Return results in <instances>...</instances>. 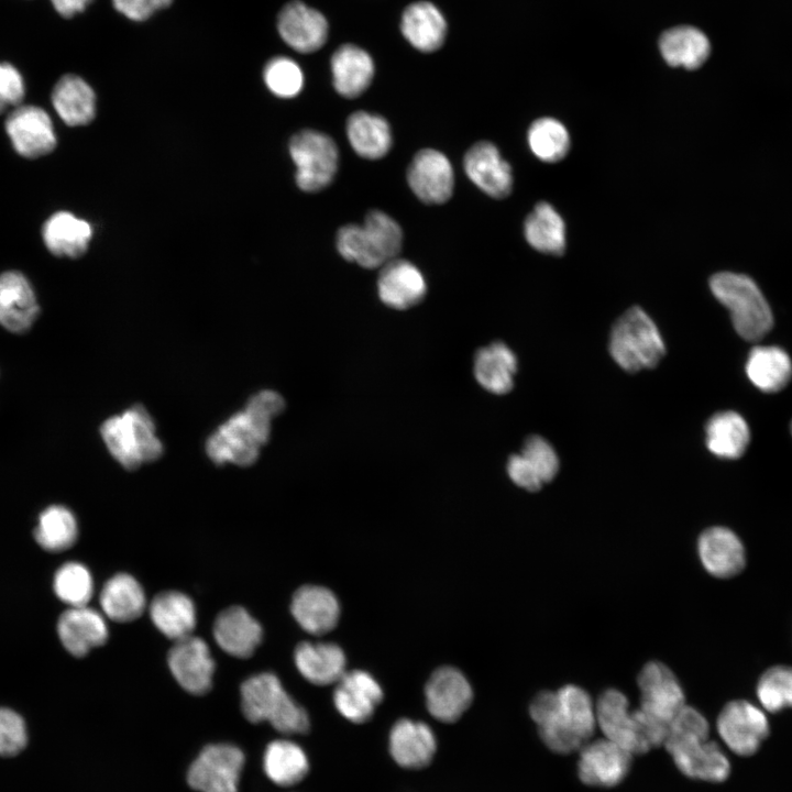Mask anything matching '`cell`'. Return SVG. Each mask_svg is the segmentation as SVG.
Wrapping results in <instances>:
<instances>
[{
    "label": "cell",
    "instance_id": "obj_1",
    "mask_svg": "<svg viewBox=\"0 0 792 792\" xmlns=\"http://www.w3.org/2000/svg\"><path fill=\"white\" fill-rule=\"evenodd\" d=\"M284 408L285 400L275 391L264 389L253 395L244 409L232 415L208 438L209 459L216 464H253L270 440L273 419Z\"/></svg>",
    "mask_w": 792,
    "mask_h": 792
},
{
    "label": "cell",
    "instance_id": "obj_2",
    "mask_svg": "<svg viewBox=\"0 0 792 792\" xmlns=\"http://www.w3.org/2000/svg\"><path fill=\"white\" fill-rule=\"evenodd\" d=\"M529 713L542 741L558 754L581 749L595 730V705L588 693L578 685L538 693Z\"/></svg>",
    "mask_w": 792,
    "mask_h": 792
},
{
    "label": "cell",
    "instance_id": "obj_3",
    "mask_svg": "<svg viewBox=\"0 0 792 792\" xmlns=\"http://www.w3.org/2000/svg\"><path fill=\"white\" fill-rule=\"evenodd\" d=\"M240 691L242 713L249 722H267L288 735L308 732L307 712L285 691L275 674H255L242 683Z\"/></svg>",
    "mask_w": 792,
    "mask_h": 792
},
{
    "label": "cell",
    "instance_id": "obj_4",
    "mask_svg": "<svg viewBox=\"0 0 792 792\" xmlns=\"http://www.w3.org/2000/svg\"><path fill=\"white\" fill-rule=\"evenodd\" d=\"M100 433L113 459L128 470L157 460L164 450L154 420L142 405L108 418Z\"/></svg>",
    "mask_w": 792,
    "mask_h": 792
},
{
    "label": "cell",
    "instance_id": "obj_5",
    "mask_svg": "<svg viewBox=\"0 0 792 792\" xmlns=\"http://www.w3.org/2000/svg\"><path fill=\"white\" fill-rule=\"evenodd\" d=\"M710 288L715 298L729 310L734 327L744 339L758 341L772 328L770 306L749 276L719 272L711 277Z\"/></svg>",
    "mask_w": 792,
    "mask_h": 792
},
{
    "label": "cell",
    "instance_id": "obj_6",
    "mask_svg": "<svg viewBox=\"0 0 792 792\" xmlns=\"http://www.w3.org/2000/svg\"><path fill=\"white\" fill-rule=\"evenodd\" d=\"M609 352L622 369L637 372L656 366L666 354V346L647 312L640 307H631L612 329Z\"/></svg>",
    "mask_w": 792,
    "mask_h": 792
},
{
    "label": "cell",
    "instance_id": "obj_7",
    "mask_svg": "<svg viewBox=\"0 0 792 792\" xmlns=\"http://www.w3.org/2000/svg\"><path fill=\"white\" fill-rule=\"evenodd\" d=\"M289 154L296 165V184L304 191H318L331 184L339 163L336 142L315 130H302L289 142Z\"/></svg>",
    "mask_w": 792,
    "mask_h": 792
},
{
    "label": "cell",
    "instance_id": "obj_8",
    "mask_svg": "<svg viewBox=\"0 0 792 792\" xmlns=\"http://www.w3.org/2000/svg\"><path fill=\"white\" fill-rule=\"evenodd\" d=\"M244 759L234 745H208L190 765L187 782L199 792H238Z\"/></svg>",
    "mask_w": 792,
    "mask_h": 792
},
{
    "label": "cell",
    "instance_id": "obj_9",
    "mask_svg": "<svg viewBox=\"0 0 792 792\" xmlns=\"http://www.w3.org/2000/svg\"><path fill=\"white\" fill-rule=\"evenodd\" d=\"M640 707L650 719L669 727L674 716L684 707L683 689L669 667L660 661H650L638 674Z\"/></svg>",
    "mask_w": 792,
    "mask_h": 792
},
{
    "label": "cell",
    "instance_id": "obj_10",
    "mask_svg": "<svg viewBox=\"0 0 792 792\" xmlns=\"http://www.w3.org/2000/svg\"><path fill=\"white\" fill-rule=\"evenodd\" d=\"M716 728L725 745L744 757L754 755L770 732L765 712L745 700L728 702L717 717Z\"/></svg>",
    "mask_w": 792,
    "mask_h": 792
},
{
    "label": "cell",
    "instance_id": "obj_11",
    "mask_svg": "<svg viewBox=\"0 0 792 792\" xmlns=\"http://www.w3.org/2000/svg\"><path fill=\"white\" fill-rule=\"evenodd\" d=\"M596 724L606 739L631 754L650 750L645 741L634 711L624 693L616 689L604 691L595 704Z\"/></svg>",
    "mask_w": 792,
    "mask_h": 792
},
{
    "label": "cell",
    "instance_id": "obj_12",
    "mask_svg": "<svg viewBox=\"0 0 792 792\" xmlns=\"http://www.w3.org/2000/svg\"><path fill=\"white\" fill-rule=\"evenodd\" d=\"M407 182L422 202L440 205L452 196L454 173L443 153L435 148H424L413 157L407 169Z\"/></svg>",
    "mask_w": 792,
    "mask_h": 792
},
{
    "label": "cell",
    "instance_id": "obj_13",
    "mask_svg": "<svg viewBox=\"0 0 792 792\" xmlns=\"http://www.w3.org/2000/svg\"><path fill=\"white\" fill-rule=\"evenodd\" d=\"M167 661L175 680L188 693L202 695L211 689L215 661L201 638L190 635L176 640Z\"/></svg>",
    "mask_w": 792,
    "mask_h": 792
},
{
    "label": "cell",
    "instance_id": "obj_14",
    "mask_svg": "<svg viewBox=\"0 0 792 792\" xmlns=\"http://www.w3.org/2000/svg\"><path fill=\"white\" fill-rule=\"evenodd\" d=\"M6 131L14 150L28 158L44 156L56 146L50 116L40 107H15L6 120Z\"/></svg>",
    "mask_w": 792,
    "mask_h": 792
},
{
    "label": "cell",
    "instance_id": "obj_15",
    "mask_svg": "<svg viewBox=\"0 0 792 792\" xmlns=\"http://www.w3.org/2000/svg\"><path fill=\"white\" fill-rule=\"evenodd\" d=\"M426 706L443 723L457 722L470 707L473 691L465 675L453 667L437 669L425 688Z\"/></svg>",
    "mask_w": 792,
    "mask_h": 792
},
{
    "label": "cell",
    "instance_id": "obj_16",
    "mask_svg": "<svg viewBox=\"0 0 792 792\" xmlns=\"http://www.w3.org/2000/svg\"><path fill=\"white\" fill-rule=\"evenodd\" d=\"M631 756V752L606 738L587 741L580 749L579 778L587 785H616L628 773Z\"/></svg>",
    "mask_w": 792,
    "mask_h": 792
},
{
    "label": "cell",
    "instance_id": "obj_17",
    "mask_svg": "<svg viewBox=\"0 0 792 792\" xmlns=\"http://www.w3.org/2000/svg\"><path fill=\"white\" fill-rule=\"evenodd\" d=\"M506 470L514 484L536 492L554 479L559 459L546 439L531 436L525 441L520 453L508 458Z\"/></svg>",
    "mask_w": 792,
    "mask_h": 792
},
{
    "label": "cell",
    "instance_id": "obj_18",
    "mask_svg": "<svg viewBox=\"0 0 792 792\" xmlns=\"http://www.w3.org/2000/svg\"><path fill=\"white\" fill-rule=\"evenodd\" d=\"M697 553L703 568L718 579L739 574L746 565V551L740 538L729 528L714 526L697 539Z\"/></svg>",
    "mask_w": 792,
    "mask_h": 792
},
{
    "label": "cell",
    "instance_id": "obj_19",
    "mask_svg": "<svg viewBox=\"0 0 792 792\" xmlns=\"http://www.w3.org/2000/svg\"><path fill=\"white\" fill-rule=\"evenodd\" d=\"M426 293L424 274L411 262L395 257L381 267L377 294L385 306L406 310L418 305Z\"/></svg>",
    "mask_w": 792,
    "mask_h": 792
},
{
    "label": "cell",
    "instance_id": "obj_20",
    "mask_svg": "<svg viewBox=\"0 0 792 792\" xmlns=\"http://www.w3.org/2000/svg\"><path fill=\"white\" fill-rule=\"evenodd\" d=\"M678 769L685 776L708 782H722L730 773V763L721 747L708 739H693L664 746Z\"/></svg>",
    "mask_w": 792,
    "mask_h": 792
},
{
    "label": "cell",
    "instance_id": "obj_21",
    "mask_svg": "<svg viewBox=\"0 0 792 792\" xmlns=\"http://www.w3.org/2000/svg\"><path fill=\"white\" fill-rule=\"evenodd\" d=\"M463 167L471 182L486 195L501 199L510 194L512 167L493 143L480 141L472 145L465 153Z\"/></svg>",
    "mask_w": 792,
    "mask_h": 792
},
{
    "label": "cell",
    "instance_id": "obj_22",
    "mask_svg": "<svg viewBox=\"0 0 792 792\" xmlns=\"http://www.w3.org/2000/svg\"><path fill=\"white\" fill-rule=\"evenodd\" d=\"M336 684L334 706L352 723L367 722L383 698L380 683L363 670L345 671Z\"/></svg>",
    "mask_w": 792,
    "mask_h": 792
},
{
    "label": "cell",
    "instance_id": "obj_23",
    "mask_svg": "<svg viewBox=\"0 0 792 792\" xmlns=\"http://www.w3.org/2000/svg\"><path fill=\"white\" fill-rule=\"evenodd\" d=\"M277 29L284 42L300 53L319 50L328 34L326 18L300 1H292L280 10Z\"/></svg>",
    "mask_w": 792,
    "mask_h": 792
},
{
    "label": "cell",
    "instance_id": "obj_24",
    "mask_svg": "<svg viewBox=\"0 0 792 792\" xmlns=\"http://www.w3.org/2000/svg\"><path fill=\"white\" fill-rule=\"evenodd\" d=\"M388 749L398 766L417 770L431 762L437 750V740L427 724L404 718L397 721L392 727Z\"/></svg>",
    "mask_w": 792,
    "mask_h": 792
},
{
    "label": "cell",
    "instance_id": "obj_25",
    "mask_svg": "<svg viewBox=\"0 0 792 792\" xmlns=\"http://www.w3.org/2000/svg\"><path fill=\"white\" fill-rule=\"evenodd\" d=\"M57 634L65 649L75 657H84L108 639L105 618L86 606L70 607L57 623Z\"/></svg>",
    "mask_w": 792,
    "mask_h": 792
},
{
    "label": "cell",
    "instance_id": "obj_26",
    "mask_svg": "<svg viewBox=\"0 0 792 792\" xmlns=\"http://www.w3.org/2000/svg\"><path fill=\"white\" fill-rule=\"evenodd\" d=\"M40 311L29 280L20 272L0 274V324L9 331H26Z\"/></svg>",
    "mask_w": 792,
    "mask_h": 792
},
{
    "label": "cell",
    "instance_id": "obj_27",
    "mask_svg": "<svg viewBox=\"0 0 792 792\" xmlns=\"http://www.w3.org/2000/svg\"><path fill=\"white\" fill-rule=\"evenodd\" d=\"M290 610L299 626L309 634L323 635L332 630L340 617L337 596L319 585L298 588L292 600Z\"/></svg>",
    "mask_w": 792,
    "mask_h": 792
},
{
    "label": "cell",
    "instance_id": "obj_28",
    "mask_svg": "<svg viewBox=\"0 0 792 792\" xmlns=\"http://www.w3.org/2000/svg\"><path fill=\"white\" fill-rule=\"evenodd\" d=\"M262 635L260 623L241 606L226 608L213 623L217 645L224 652L237 658L252 656L262 641Z\"/></svg>",
    "mask_w": 792,
    "mask_h": 792
},
{
    "label": "cell",
    "instance_id": "obj_29",
    "mask_svg": "<svg viewBox=\"0 0 792 792\" xmlns=\"http://www.w3.org/2000/svg\"><path fill=\"white\" fill-rule=\"evenodd\" d=\"M294 660L299 673L316 685L337 683L345 673L344 652L332 642L304 641L295 649Z\"/></svg>",
    "mask_w": 792,
    "mask_h": 792
},
{
    "label": "cell",
    "instance_id": "obj_30",
    "mask_svg": "<svg viewBox=\"0 0 792 792\" xmlns=\"http://www.w3.org/2000/svg\"><path fill=\"white\" fill-rule=\"evenodd\" d=\"M516 372L517 358L502 341L492 342L475 353L474 377L481 387L492 394L504 395L510 392Z\"/></svg>",
    "mask_w": 792,
    "mask_h": 792
},
{
    "label": "cell",
    "instance_id": "obj_31",
    "mask_svg": "<svg viewBox=\"0 0 792 792\" xmlns=\"http://www.w3.org/2000/svg\"><path fill=\"white\" fill-rule=\"evenodd\" d=\"M333 86L345 98H355L364 92L374 76L371 56L353 44L340 46L331 57Z\"/></svg>",
    "mask_w": 792,
    "mask_h": 792
},
{
    "label": "cell",
    "instance_id": "obj_32",
    "mask_svg": "<svg viewBox=\"0 0 792 792\" xmlns=\"http://www.w3.org/2000/svg\"><path fill=\"white\" fill-rule=\"evenodd\" d=\"M400 30L404 37L421 52H433L444 42L447 22L439 9L428 1L408 6L403 13Z\"/></svg>",
    "mask_w": 792,
    "mask_h": 792
},
{
    "label": "cell",
    "instance_id": "obj_33",
    "mask_svg": "<svg viewBox=\"0 0 792 792\" xmlns=\"http://www.w3.org/2000/svg\"><path fill=\"white\" fill-rule=\"evenodd\" d=\"M150 616L155 627L175 641L193 635L196 626L193 601L177 591L157 594L151 602Z\"/></svg>",
    "mask_w": 792,
    "mask_h": 792
},
{
    "label": "cell",
    "instance_id": "obj_34",
    "mask_svg": "<svg viewBox=\"0 0 792 792\" xmlns=\"http://www.w3.org/2000/svg\"><path fill=\"white\" fill-rule=\"evenodd\" d=\"M92 235L90 224L70 212L52 215L43 226V241L56 256L76 258L86 253Z\"/></svg>",
    "mask_w": 792,
    "mask_h": 792
},
{
    "label": "cell",
    "instance_id": "obj_35",
    "mask_svg": "<svg viewBox=\"0 0 792 792\" xmlns=\"http://www.w3.org/2000/svg\"><path fill=\"white\" fill-rule=\"evenodd\" d=\"M663 59L673 67L700 68L711 54L707 36L694 26L683 25L666 31L659 41Z\"/></svg>",
    "mask_w": 792,
    "mask_h": 792
},
{
    "label": "cell",
    "instance_id": "obj_36",
    "mask_svg": "<svg viewBox=\"0 0 792 792\" xmlns=\"http://www.w3.org/2000/svg\"><path fill=\"white\" fill-rule=\"evenodd\" d=\"M52 102L61 119L70 127L88 124L96 116L95 92L76 75H65L56 82Z\"/></svg>",
    "mask_w": 792,
    "mask_h": 792
},
{
    "label": "cell",
    "instance_id": "obj_37",
    "mask_svg": "<svg viewBox=\"0 0 792 792\" xmlns=\"http://www.w3.org/2000/svg\"><path fill=\"white\" fill-rule=\"evenodd\" d=\"M527 243L538 252L562 255L566 246L565 223L557 209L547 201L536 204L524 222Z\"/></svg>",
    "mask_w": 792,
    "mask_h": 792
},
{
    "label": "cell",
    "instance_id": "obj_38",
    "mask_svg": "<svg viewBox=\"0 0 792 792\" xmlns=\"http://www.w3.org/2000/svg\"><path fill=\"white\" fill-rule=\"evenodd\" d=\"M346 136L354 152L366 160L384 157L392 146V131L381 116L356 111L346 120Z\"/></svg>",
    "mask_w": 792,
    "mask_h": 792
},
{
    "label": "cell",
    "instance_id": "obj_39",
    "mask_svg": "<svg viewBox=\"0 0 792 792\" xmlns=\"http://www.w3.org/2000/svg\"><path fill=\"white\" fill-rule=\"evenodd\" d=\"M100 605L107 617L127 623L142 615L146 598L141 584L132 575L118 573L103 585Z\"/></svg>",
    "mask_w": 792,
    "mask_h": 792
},
{
    "label": "cell",
    "instance_id": "obj_40",
    "mask_svg": "<svg viewBox=\"0 0 792 792\" xmlns=\"http://www.w3.org/2000/svg\"><path fill=\"white\" fill-rule=\"evenodd\" d=\"M746 373L757 388L774 393L790 382L792 361L788 353L778 346H754L746 362Z\"/></svg>",
    "mask_w": 792,
    "mask_h": 792
},
{
    "label": "cell",
    "instance_id": "obj_41",
    "mask_svg": "<svg viewBox=\"0 0 792 792\" xmlns=\"http://www.w3.org/2000/svg\"><path fill=\"white\" fill-rule=\"evenodd\" d=\"M750 440L746 420L735 411H721L713 415L705 427L707 449L724 459L740 458Z\"/></svg>",
    "mask_w": 792,
    "mask_h": 792
},
{
    "label": "cell",
    "instance_id": "obj_42",
    "mask_svg": "<svg viewBox=\"0 0 792 792\" xmlns=\"http://www.w3.org/2000/svg\"><path fill=\"white\" fill-rule=\"evenodd\" d=\"M263 768L272 782L280 787H290L299 783L307 776L309 761L299 745L287 739H277L267 745Z\"/></svg>",
    "mask_w": 792,
    "mask_h": 792
},
{
    "label": "cell",
    "instance_id": "obj_43",
    "mask_svg": "<svg viewBox=\"0 0 792 792\" xmlns=\"http://www.w3.org/2000/svg\"><path fill=\"white\" fill-rule=\"evenodd\" d=\"M78 536V526L73 513L61 505L44 509L34 529L36 542L45 550L59 552L70 548Z\"/></svg>",
    "mask_w": 792,
    "mask_h": 792
},
{
    "label": "cell",
    "instance_id": "obj_44",
    "mask_svg": "<svg viewBox=\"0 0 792 792\" xmlns=\"http://www.w3.org/2000/svg\"><path fill=\"white\" fill-rule=\"evenodd\" d=\"M527 142L531 153L546 163L561 161L571 147L568 129L561 121L551 117L539 118L530 124Z\"/></svg>",
    "mask_w": 792,
    "mask_h": 792
},
{
    "label": "cell",
    "instance_id": "obj_45",
    "mask_svg": "<svg viewBox=\"0 0 792 792\" xmlns=\"http://www.w3.org/2000/svg\"><path fill=\"white\" fill-rule=\"evenodd\" d=\"M362 227L369 244L383 265L398 255L403 245V232L392 217L381 210H372L365 216Z\"/></svg>",
    "mask_w": 792,
    "mask_h": 792
},
{
    "label": "cell",
    "instance_id": "obj_46",
    "mask_svg": "<svg viewBox=\"0 0 792 792\" xmlns=\"http://www.w3.org/2000/svg\"><path fill=\"white\" fill-rule=\"evenodd\" d=\"M756 691L765 711L778 713L792 708V667L778 664L768 668L759 678Z\"/></svg>",
    "mask_w": 792,
    "mask_h": 792
},
{
    "label": "cell",
    "instance_id": "obj_47",
    "mask_svg": "<svg viewBox=\"0 0 792 792\" xmlns=\"http://www.w3.org/2000/svg\"><path fill=\"white\" fill-rule=\"evenodd\" d=\"M54 591L70 607L86 606L94 592L89 570L79 562L65 563L55 573Z\"/></svg>",
    "mask_w": 792,
    "mask_h": 792
},
{
    "label": "cell",
    "instance_id": "obj_48",
    "mask_svg": "<svg viewBox=\"0 0 792 792\" xmlns=\"http://www.w3.org/2000/svg\"><path fill=\"white\" fill-rule=\"evenodd\" d=\"M337 249L349 262H355L364 268H381L383 263L369 244L362 226L346 224L337 233Z\"/></svg>",
    "mask_w": 792,
    "mask_h": 792
},
{
    "label": "cell",
    "instance_id": "obj_49",
    "mask_svg": "<svg viewBox=\"0 0 792 792\" xmlns=\"http://www.w3.org/2000/svg\"><path fill=\"white\" fill-rule=\"evenodd\" d=\"M264 80L268 89L282 98L297 96L304 85V75L300 67L287 57L271 59L264 69Z\"/></svg>",
    "mask_w": 792,
    "mask_h": 792
},
{
    "label": "cell",
    "instance_id": "obj_50",
    "mask_svg": "<svg viewBox=\"0 0 792 792\" xmlns=\"http://www.w3.org/2000/svg\"><path fill=\"white\" fill-rule=\"evenodd\" d=\"M710 725L694 707L684 706L674 716L663 745L693 739H708Z\"/></svg>",
    "mask_w": 792,
    "mask_h": 792
},
{
    "label": "cell",
    "instance_id": "obj_51",
    "mask_svg": "<svg viewBox=\"0 0 792 792\" xmlns=\"http://www.w3.org/2000/svg\"><path fill=\"white\" fill-rule=\"evenodd\" d=\"M28 744L23 718L14 711L0 707V756H15Z\"/></svg>",
    "mask_w": 792,
    "mask_h": 792
},
{
    "label": "cell",
    "instance_id": "obj_52",
    "mask_svg": "<svg viewBox=\"0 0 792 792\" xmlns=\"http://www.w3.org/2000/svg\"><path fill=\"white\" fill-rule=\"evenodd\" d=\"M25 95L20 72L11 64L0 62V114L10 107H18Z\"/></svg>",
    "mask_w": 792,
    "mask_h": 792
},
{
    "label": "cell",
    "instance_id": "obj_53",
    "mask_svg": "<svg viewBox=\"0 0 792 792\" xmlns=\"http://www.w3.org/2000/svg\"><path fill=\"white\" fill-rule=\"evenodd\" d=\"M170 2L172 0H112L114 9L133 21L146 20Z\"/></svg>",
    "mask_w": 792,
    "mask_h": 792
},
{
    "label": "cell",
    "instance_id": "obj_54",
    "mask_svg": "<svg viewBox=\"0 0 792 792\" xmlns=\"http://www.w3.org/2000/svg\"><path fill=\"white\" fill-rule=\"evenodd\" d=\"M55 10L63 16L72 18L84 11L91 0H50Z\"/></svg>",
    "mask_w": 792,
    "mask_h": 792
},
{
    "label": "cell",
    "instance_id": "obj_55",
    "mask_svg": "<svg viewBox=\"0 0 792 792\" xmlns=\"http://www.w3.org/2000/svg\"><path fill=\"white\" fill-rule=\"evenodd\" d=\"M791 433H792V422H791Z\"/></svg>",
    "mask_w": 792,
    "mask_h": 792
}]
</instances>
